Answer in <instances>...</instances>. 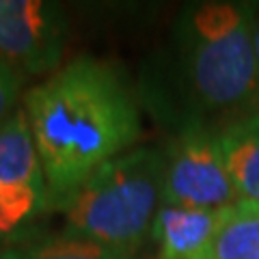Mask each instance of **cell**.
I'll return each instance as SVG.
<instances>
[{"label": "cell", "mask_w": 259, "mask_h": 259, "mask_svg": "<svg viewBox=\"0 0 259 259\" xmlns=\"http://www.w3.org/2000/svg\"><path fill=\"white\" fill-rule=\"evenodd\" d=\"M22 95V78L7 63L0 61V125L18 110Z\"/></svg>", "instance_id": "11"}, {"label": "cell", "mask_w": 259, "mask_h": 259, "mask_svg": "<svg viewBox=\"0 0 259 259\" xmlns=\"http://www.w3.org/2000/svg\"><path fill=\"white\" fill-rule=\"evenodd\" d=\"M218 145L240 201L259 203V110L218 130Z\"/></svg>", "instance_id": "8"}, {"label": "cell", "mask_w": 259, "mask_h": 259, "mask_svg": "<svg viewBox=\"0 0 259 259\" xmlns=\"http://www.w3.org/2000/svg\"><path fill=\"white\" fill-rule=\"evenodd\" d=\"M205 259H259V203L229 207Z\"/></svg>", "instance_id": "9"}, {"label": "cell", "mask_w": 259, "mask_h": 259, "mask_svg": "<svg viewBox=\"0 0 259 259\" xmlns=\"http://www.w3.org/2000/svg\"><path fill=\"white\" fill-rule=\"evenodd\" d=\"M162 203L194 209H227L240 203L227 171L218 132L186 127L162 147Z\"/></svg>", "instance_id": "4"}, {"label": "cell", "mask_w": 259, "mask_h": 259, "mask_svg": "<svg viewBox=\"0 0 259 259\" xmlns=\"http://www.w3.org/2000/svg\"><path fill=\"white\" fill-rule=\"evenodd\" d=\"M257 3L201 0L177 11L162 50L145 63L139 102L171 134L223 130L259 110Z\"/></svg>", "instance_id": "1"}, {"label": "cell", "mask_w": 259, "mask_h": 259, "mask_svg": "<svg viewBox=\"0 0 259 259\" xmlns=\"http://www.w3.org/2000/svg\"><path fill=\"white\" fill-rule=\"evenodd\" d=\"M0 259H123L100 244L69 236L26 242L0 250Z\"/></svg>", "instance_id": "10"}, {"label": "cell", "mask_w": 259, "mask_h": 259, "mask_svg": "<svg viewBox=\"0 0 259 259\" xmlns=\"http://www.w3.org/2000/svg\"><path fill=\"white\" fill-rule=\"evenodd\" d=\"M48 186L59 209L106 162L141 139L139 95L108 61L76 56L22 97Z\"/></svg>", "instance_id": "2"}, {"label": "cell", "mask_w": 259, "mask_h": 259, "mask_svg": "<svg viewBox=\"0 0 259 259\" xmlns=\"http://www.w3.org/2000/svg\"><path fill=\"white\" fill-rule=\"evenodd\" d=\"M255 56H257V69H259V7H257V18H255Z\"/></svg>", "instance_id": "12"}, {"label": "cell", "mask_w": 259, "mask_h": 259, "mask_svg": "<svg viewBox=\"0 0 259 259\" xmlns=\"http://www.w3.org/2000/svg\"><path fill=\"white\" fill-rule=\"evenodd\" d=\"M162 147H134L102 164L56 209L63 236L87 240L132 259L162 205Z\"/></svg>", "instance_id": "3"}, {"label": "cell", "mask_w": 259, "mask_h": 259, "mask_svg": "<svg viewBox=\"0 0 259 259\" xmlns=\"http://www.w3.org/2000/svg\"><path fill=\"white\" fill-rule=\"evenodd\" d=\"M227 209H194L162 203L151 225L149 240L156 259H205Z\"/></svg>", "instance_id": "7"}, {"label": "cell", "mask_w": 259, "mask_h": 259, "mask_svg": "<svg viewBox=\"0 0 259 259\" xmlns=\"http://www.w3.org/2000/svg\"><path fill=\"white\" fill-rule=\"evenodd\" d=\"M48 212L44 166L22 106L0 125V236Z\"/></svg>", "instance_id": "6"}, {"label": "cell", "mask_w": 259, "mask_h": 259, "mask_svg": "<svg viewBox=\"0 0 259 259\" xmlns=\"http://www.w3.org/2000/svg\"><path fill=\"white\" fill-rule=\"evenodd\" d=\"M69 37L65 7L52 0H0V61L24 80L54 74Z\"/></svg>", "instance_id": "5"}]
</instances>
